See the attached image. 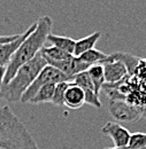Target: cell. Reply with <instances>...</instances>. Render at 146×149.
Segmentation results:
<instances>
[{"mask_svg": "<svg viewBox=\"0 0 146 149\" xmlns=\"http://www.w3.org/2000/svg\"><path fill=\"white\" fill-rule=\"evenodd\" d=\"M107 56L108 54H105L101 51H98L95 48H92L90 51L83 53L81 56H78V58L90 65H93V64H102L107 58Z\"/></svg>", "mask_w": 146, "mask_h": 149, "instance_id": "15", "label": "cell"}, {"mask_svg": "<svg viewBox=\"0 0 146 149\" xmlns=\"http://www.w3.org/2000/svg\"><path fill=\"white\" fill-rule=\"evenodd\" d=\"M128 146L132 149H146V133L143 132L131 133Z\"/></svg>", "mask_w": 146, "mask_h": 149, "instance_id": "18", "label": "cell"}, {"mask_svg": "<svg viewBox=\"0 0 146 149\" xmlns=\"http://www.w3.org/2000/svg\"><path fill=\"white\" fill-rule=\"evenodd\" d=\"M40 55L45 58L46 62H52V61H63L69 57H72V54L55 47V46H44L40 51Z\"/></svg>", "mask_w": 146, "mask_h": 149, "instance_id": "12", "label": "cell"}, {"mask_svg": "<svg viewBox=\"0 0 146 149\" xmlns=\"http://www.w3.org/2000/svg\"><path fill=\"white\" fill-rule=\"evenodd\" d=\"M75 85L79 86L83 91L84 90H94V86H93V83H92L91 78L89 76L88 70L86 71H82L79 74H77L73 78V81ZM95 91V90H94Z\"/></svg>", "mask_w": 146, "mask_h": 149, "instance_id": "17", "label": "cell"}, {"mask_svg": "<svg viewBox=\"0 0 146 149\" xmlns=\"http://www.w3.org/2000/svg\"><path fill=\"white\" fill-rule=\"evenodd\" d=\"M18 35H12V36H0V45L1 44H5V42H9V41H13L14 39H16L18 37Z\"/></svg>", "mask_w": 146, "mask_h": 149, "instance_id": "20", "label": "cell"}, {"mask_svg": "<svg viewBox=\"0 0 146 149\" xmlns=\"http://www.w3.org/2000/svg\"><path fill=\"white\" fill-rule=\"evenodd\" d=\"M36 23H34L31 26H29V29L25 30V32L20 33L16 39H14L13 41L9 42H5L0 45V67H7L11 58L15 54V52L18 51L20 45L23 42V40L28 37L35 29H36Z\"/></svg>", "mask_w": 146, "mask_h": 149, "instance_id": "7", "label": "cell"}, {"mask_svg": "<svg viewBox=\"0 0 146 149\" xmlns=\"http://www.w3.org/2000/svg\"><path fill=\"white\" fill-rule=\"evenodd\" d=\"M62 81H70L61 71H59L56 68L47 64L37 76V78L34 80V83L28 87V90L23 93L21 97L22 103H28L32 100V97L36 95L38 90L43 87L44 85L48 84H59Z\"/></svg>", "mask_w": 146, "mask_h": 149, "instance_id": "4", "label": "cell"}, {"mask_svg": "<svg viewBox=\"0 0 146 149\" xmlns=\"http://www.w3.org/2000/svg\"><path fill=\"white\" fill-rule=\"evenodd\" d=\"M106 84H115L128 76V69L123 62L119 60H110L102 63Z\"/></svg>", "mask_w": 146, "mask_h": 149, "instance_id": "8", "label": "cell"}, {"mask_svg": "<svg viewBox=\"0 0 146 149\" xmlns=\"http://www.w3.org/2000/svg\"><path fill=\"white\" fill-rule=\"evenodd\" d=\"M101 37V32L95 31L91 35L86 36V37L82 38L76 40L75 42V51H74V56L78 57L81 56L83 53L90 51L92 48H94V45L97 44V41L99 40V38Z\"/></svg>", "mask_w": 146, "mask_h": 149, "instance_id": "10", "label": "cell"}, {"mask_svg": "<svg viewBox=\"0 0 146 149\" xmlns=\"http://www.w3.org/2000/svg\"><path fill=\"white\" fill-rule=\"evenodd\" d=\"M84 95H85V103L90 104L92 107L100 108L101 102L99 100V94L94 90H84Z\"/></svg>", "mask_w": 146, "mask_h": 149, "instance_id": "19", "label": "cell"}, {"mask_svg": "<svg viewBox=\"0 0 146 149\" xmlns=\"http://www.w3.org/2000/svg\"><path fill=\"white\" fill-rule=\"evenodd\" d=\"M0 149H39L32 135L8 106L0 107Z\"/></svg>", "mask_w": 146, "mask_h": 149, "instance_id": "2", "label": "cell"}, {"mask_svg": "<svg viewBox=\"0 0 146 149\" xmlns=\"http://www.w3.org/2000/svg\"><path fill=\"white\" fill-rule=\"evenodd\" d=\"M56 84H48L44 85L38 90L36 95L32 97V100L29 103L32 104H38V103H52L53 94H54V88Z\"/></svg>", "mask_w": 146, "mask_h": 149, "instance_id": "14", "label": "cell"}, {"mask_svg": "<svg viewBox=\"0 0 146 149\" xmlns=\"http://www.w3.org/2000/svg\"><path fill=\"white\" fill-rule=\"evenodd\" d=\"M85 103V95L84 91L75 85L74 83H69V86L65 94V106L69 109H79Z\"/></svg>", "mask_w": 146, "mask_h": 149, "instance_id": "9", "label": "cell"}, {"mask_svg": "<svg viewBox=\"0 0 146 149\" xmlns=\"http://www.w3.org/2000/svg\"><path fill=\"white\" fill-rule=\"evenodd\" d=\"M143 117H145L146 118V107L144 108V111H143Z\"/></svg>", "mask_w": 146, "mask_h": 149, "instance_id": "23", "label": "cell"}, {"mask_svg": "<svg viewBox=\"0 0 146 149\" xmlns=\"http://www.w3.org/2000/svg\"><path fill=\"white\" fill-rule=\"evenodd\" d=\"M5 74H6V67H0V94H1V88L4 85Z\"/></svg>", "mask_w": 146, "mask_h": 149, "instance_id": "21", "label": "cell"}, {"mask_svg": "<svg viewBox=\"0 0 146 149\" xmlns=\"http://www.w3.org/2000/svg\"><path fill=\"white\" fill-rule=\"evenodd\" d=\"M47 41H50L55 47H58V48H60V49H62V51H65V52H67V53L74 55L76 40H74L73 38L50 33L47 36Z\"/></svg>", "mask_w": 146, "mask_h": 149, "instance_id": "11", "label": "cell"}, {"mask_svg": "<svg viewBox=\"0 0 146 149\" xmlns=\"http://www.w3.org/2000/svg\"><path fill=\"white\" fill-rule=\"evenodd\" d=\"M70 81H62L55 85L54 94L52 99V103L56 107H63L65 106V94L69 86Z\"/></svg>", "mask_w": 146, "mask_h": 149, "instance_id": "16", "label": "cell"}, {"mask_svg": "<svg viewBox=\"0 0 146 149\" xmlns=\"http://www.w3.org/2000/svg\"><path fill=\"white\" fill-rule=\"evenodd\" d=\"M46 65L47 62L45 61V58L40 55V53L37 54L32 60H30L18 69L8 84L2 86L0 97L11 103L21 101L23 93L34 83L39 72Z\"/></svg>", "mask_w": 146, "mask_h": 149, "instance_id": "3", "label": "cell"}, {"mask_svg": "<svg viewBox=\"0 0 146 149\" xmlns=\"http://www.w3.org/2000/svg\"><path fill=\"white\" fill-rule=\"evenodd\" d=\"M108 110L110 115L119 122L130 123L143 117L144 108L132 106L123 99H110Z\"/></svg>", "mask_w": 146, "mask_h": 149, "instance_id": "5", "label": "cell"}, {"mask_svg": "<svg viewBox=\"0 0 146 149\" xmlns=\"http://www.w3.org/2000/svg\"><path fill=\"white\" fill-rule=\"evenodd\" d=\"M101 132L105 135H108L112 139L114 147H126L129 145L131 133L124 126H122L120 123L107 122L101 127Z\"/></svg>", "mask_w": 146, "mask_h": 149, "instance_id": "6", "label": "cell"}, {"mask_svg": "<svg viewBox=\"0 0 146 149\" xmlns=\"http://www.w3.org/2000/svg\"><path fill=\"white\" fill-rule=\"evenodd\" d=\"M105 149H132V148H130L129 146H126V147H110V148H105Z\"/></svg>", "mask_w": 146, "mask_h": 149, "instance_id": "22", "label": "cell"}, {"mask_svg": "<svg viewBox=\"0 0 146 149\" xmlns=\"http://www.w3.org/2000/svg\"><path fill=\"white\" fill-rule=\"evenodd\" d=\"M52 19L47 15L39 17L36 22V29L23 40L18 51L11 58L8 65L6 67V74L4 79V85L8 84L18 69L32 60L37 54L40 53L41 48L47 41V36L51 33L52 29ZM2 85V86H4Z\"/></svg>", "mask_w": 146, "mask_h": 149, "instance_id": "1", "label": "cell"}, {"mask_svg": "<svg viewBox=\"0 0 146 149\" xmlns=\"http://www.w3.org/2000/svg\"><path fill=\"white\" fill-rule=\"evenodd\" d=\"M88 72H89V76H90L92 83H93L95 92L99 94L101 88H102V86L106 83L102 64H93L88 69Z\"/></svg>", "mask_w": 146, "mask_h": 149, "instance_id": "13", "label": "cell"}]
</instances>
